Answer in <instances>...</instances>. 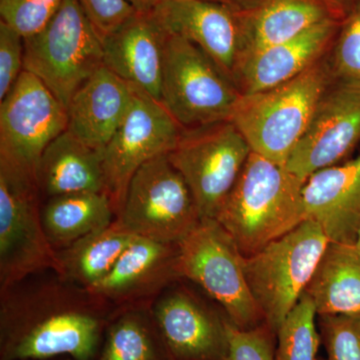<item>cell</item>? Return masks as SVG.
Here are the masks:
<instances>
[{"instance_id":"obj_20","label":"cell","mask_w":360,"mask_h":360,"mask_svg":"<svg viewBox=\"0 0 360 360\" xmlns=\"http://www.w3.org/2000/svg\"><path fill=\"white\" fill-rule=\"evenodd\" d=\"M331 20L343 18L324 0H265L255 11L243 13V37L236 70L257 52Z\"/></svg>"},{"instance_id":"obj_35","label":"cell","mask_w":360,"mask_h":360,"mask_svg":"<svg viewBox=\"0 0 360 360\" xmlns=\"http://www.w3.org/2000/svg\"><path fill=\"white\" fill-rule=\"evenodd\" d=\"M336 13L340 14L341 18H345L349 13L352 7L354 6L356 0H324Z\"/></svg>"},{"instance_id":"obj_2","label":"cell","mask_w":360,"mask_h":360,"mask_svg":"<svg viewBox=\"0 0 360 360\" xmlns=\"http://www.w3.org/2000/svg\"><path fill=\"white\" fill-rule=\"evenodd\" d=\"M305 180L252 153L215 219L250 257L307 220Z\"/></svg>"},{"instance_id":"obj_33","label":"cell","mask_w":360,"mask_h":360,"mask_svg":"<svg viewBox=\"0 0 360 360\" xmlns=\"http://www.w3.org/2000/svg\"><path fill=\"white\" fill-rule=\"evenodd\" d=\"M101 39L117 30L137 13L127 0H78Z\"/></svg>"},{"instance_id":"obj_7","label":"cell","mask_w":360,"mask_h":360,"mask_svg":"<svg viewBox=\"0 0 360 360\" xmlns=\"http://www.w3.org/2000/svg\"><path fill=\"white\" fill-rule=\"evenodd\" d=\"M175 269L214 298L238 328H257L264 319L246 281L245 255L217 219H200L177 243Z\"/></svg>"},{"instance_id":"obj_15","label":"cell","mask_w":360,"mask_h":360,"mask_svg":"<svg viewBox=\"0 0 360 360\" xmlns=\"http://www.w3.org/2000/svg\"><path fill=\"white\" fill-rule=\"evenodd\" d=\"M307 219L329 243L355 245L360 232V155L310 175L302 189Z\"/></svg>"},{"instance_id":"obj_29","label":"cell","mask_w":360,"mask_h":360,"mask_svg":"<svg viewBox=\"0 0 360 360\" xmlns=\"http://www.w3.org/2000/svg\"><path fill=\"white\" fill-rule=\"evenodd\" d=\"M63 0H0L1 21L23 39L39 32L58 13Z\"/></svg>"},{"instance_id":"obj_4","label":"cell","mask_w":360,"mask_h":360,"mask_svg":"<svg viewBox=\"0 0 360 360\" xmlns=\"http://www.w3.org/2000/svg\"><path fill=\"white\" fill-rule=\"evenodd\" d=\"M328 243L321 227L307 219L262 250L245 257L248 288L274 335L307 290Z\"/></svg>"},{"instance_id":"obj_8","label":"cell","mask_w":360,"mask_h":360,"mask_svg":"<svg viewBox=\"0 0 360 360\" xmlns=\"http://www.w3.org/2000/svg\"><path fill=\"white\" fill-rule=\"evenodd\" d=\"M250 153L231 122L182 129L168 160L186 180L200 219H215Z\"/></svg>"},{"instance_id":"obj_34","label":"cell","mask_w":360,"mask_h":360,"mask_svg":"<svg viewBox=\"0 0 360 360\" xmlns=\"http://www.w3.org/2000/svg\"><path fill=\"white\" fill-rule=\"evenodd\" d=\"M208 1L224 4L238 13H248L257 9L265 0H208Z\"/></svg>"},{"instance_id":"obj_30","label":"cell","mask_w":360,"mask_h":360,"mask_svg":"<svg viewBox=\"0 0 360 360\" xmlns=\"http://www.w3.org/2000/svg\"><path fill=\"white\" fill-rule=\"evenodd\" d=\"M329 360H360V315H321Z\"/></svg>"},{"instance_id":"obj_32","label":"cell","mask_w":360,"mask_h":360,"mask_svg":"<svg viewBox=\"0 0 360 360\" xmlns=\"http://www.w3.org/2000/svg\"><path fill=\"white\" fill-rule=\"evenodd\" d=\"M25 70V39L0 21V101L6 96Z\"/></svg>"},{"instance_id":"obj_19","label":"cell","mask_w":360,"mask_h":360,"mask_svg":"<svg viewBox=\"0 0 360 360\" xmlns=\"http://www.w3.org/2000/svg\"><path fill=\"white\" fill-rule=\"evenodd\" d=\"M134 94L131 85L103 66L73 94L66 108L68 131L103 151L124 120Z\"/></svg>"},{"instance_id":"obj_27","label":"cell","mask_w":360,"mask_h":360,"mask_svg":"<svg viewBox=\"0 0 360 360\" xmlns=\"http://www.w3.org/2000/svg\"><path fill=\"white\" fill-rule=\"evenodd\" d=\"M316 315L314 300L304 291L277 330L276 360H317L321 335Z\"/></svg>"},{"instance_id":"obj_26","label":"cell","mask_w":360,"mask_h":360,"mask_svg":"<svg viewBox=\"0 0 360 360\" xmlns=\"http://www.w3.org/2000/svg\"><path fill=\"white\" fill-rule=\"evenodd\" d=\"M106 330L97 360H170L156 326L139 314L122 315Z\"/></svg>"},{"instance_id":"obj_25","label":"cell","mask_w":360,"mask_h":360,"mask_svg":"<svg viewBox=\"0 0 360 360\" xmlns=\"http://www.w3.org/2000/svg\"><path fill=\"white\" fill-rule=\"evenodd\" d=\"M134 236L115 221L56 251V270L85 290H91L108 276Z\"/></svg>"},{"instance_id":"obj_37","label":"cell","mask_w":360,"mask_h":360,"mask_svg":"<svg viewBox=\"0 0 360 360\" xmlns=\"http://www.w3.org/2000/svg\"><path fill=\"white\" fill-rule=\"evenodd\" d=\"M355 245H356V248H359V250H360V232H359V238H357V241H356V243H355Z\"/></svg>"},{"instance_id":"obj_9","label":"cell","mask_w":360,"mask_h":360,"mask_svg":"<svg viewBox=\"0 0 360 360\" xmlns=\"http://www.w3.org/2000/svg\"><path fill=\"white\" fill-rule=\"evenodd\" d=\"M37 179L0 160V281L9 290L39 270L58 269L45 236Z\"/></svg>"},{"instance_id":"obj_16","label":"cell","mask_w":360,"mask_h":360,"mask_svg":"<svg viewBox=\"0 0 360 360\" xmlns=\"http://www.w3.org/2000/svg\"><path fill=\"white\" fill-rule=\"evenodd\" d=\"M153 317L170 360H227L225 322L186 293H170Z\"/></svg>"},{"instance_id":"obj_31","label":"cell","mask_w":360,"mask_h":360,"mask_svg":"<svg viewBox=\"0 0 360 360\" xmlns=\"http://www.w3.org/2000/svg\"><path fill=\"white\" fill-rule=\"evenodd\" d=\"M229 355L227 360H276L274 341L269 326L243 329L225 322Z\"/></svg>"},{"instance_id":"obj_21","label":"cell","mask_w":360,"mask_h":360,"mask_svg":"<svg viewBox=\"0 0 360 360\" xmlns=\"http://www.w3.org/2000/svg\"><path fill=\"white\" fill-rule=\"evenodd\" d=\"M46 198L79 193H106L103 151L90 148L68 129L45 149L37 172Z\"/></svg>"},{"instance_id":"obj_38","label":"cell","mask_w":360,"mask_h":360,"mask_svg":"<svg viewBox=\"0 0 360 360\" xmlns=\"http://www.w3.org/2000/svg\"><path fill=\"white\" fill-rule=\"evenodd\" d=\"M162 1V0H158V2Z\"/></svg>"},{"instance_id":"obj_14","label":"cell","mask_w":360,"mask_h":360,"mask_svg":"<svg viewBox=\"0 0 360 360\" xmlns=\"http://www.w3.org/2000/svg\"><path fill=\"white\" fill-rule=\"evenodd\" d=\"M151 13L168 35L200 47L233 80L243 13L208 0H162Z\"/></svg>"},{"instance_id":"obj_28","label":"cell","mask_w":360,"mask_h":360,"mask_svg":"<svg viewBox=\"0 0 360 360\" xmlns=\"http://www.w3.org/2000/svg\"><path fill=\"white\" fill-rule=\"evenodd\" d=\"M328 56L333 77L360 80V0L341 20Z\"/></svg>"},{"instance_id":"obj_10","label":"cell","mask_w":360,"mask_h":360,"mask_svg":"<svg viewBox=\"0 0 360 360\" xmlns=\"http://www.w3.org/2000/svg\"><path fill=\"white\" fill-rule=\"evenodd\" d=\"M200 220L186 180L165 155L137 170L115 221L134 236L177 245Z\"/></svg>"},{"instance_id":"obj_22","label":"cell","mask_w":360,"mask_h":360,"mask_svg":"<svg viewBox=\"0 0 360 360\" xmlns=\"http://www.w3.org/2000/svg\"><path fill=\"white\" fill-rule=\"evenodd\" d=\"M177 245L135 236L108 276L91 290L94 296L127 300L176 276Z\"/></svg>"},{"instance_id":"obj_36","label":"cell","mask_w":360,"mask_h":360,"mask_svg":"<svg viewBox=\"0 0 360 360\" xmlns=\"http://www.w3.org/2000/svg\"><path fill=\"white\" fill-rule=\"evenodd\" d=\"M136 9L137 13H148L155 9L158 0H127Z\"/></svg>"},{"instance_id":"obj_3","label":"cell","mask_w":360,"mask_h":360,"mask_svg":"<svg viewBox=\"0 0 360 360\" xmlns=\"http://www.w3.org/2000/svg\"><path fill=\"white\" fill-rule=\"evenodd\" d=\"M328 53L284 84L241 96L229 122L252 153L285 167L319 99L335 79Z\"/></svg>"},{"instance_id":"obj_5","label":"cell","mask_w":360,"mask_h":360,"mask_svg":"<svg viewBox=\"0 0 360 360\" xmlns=\"http://www.w3.org/2000/svg\"><path fill=\"white\" fill-rule=\"evenodd\" d=\"M103 66V39L78 0H63L51 21L25 39V70L39 78L65 108Z\"/></svg>"},{"instance_id":"obj_6","label":"cell","mask_w":360,"mask_h":360,"mask_svg":"<svg viewBox=\"0 0 360 360\" xmlns=\"http://www.w3.org/2000/svg\"><path fill=\"white\" fill-rule=\"evenodd\" d=\"M243 94L200 47L168 35L160 103L182 129L229 122Z\"/></svg>"},{"instance_id":"obj_17","label":"cell","mask_w":360,"mask_h":360,"mask_svg":"<svg viewBox=\"0 0 360 360\" xmlns=\"http://www.w3.org/2000/svg\"><path fill=\"white\" fill-rule=\"evenodd\" d=\"M167 37L153 13H136L103 40L104 68L160 103Z\"/></svg>"},{"instance_id":"obj_11","label":"cell","mask_w":360,"mask_h":360,"mask_svg":"<svg viewBox=\"0 0 360 360\" xmlns=\"http://www.w3.org/2000/svg\"><path fill=\"white\" fill-rule=\"evenodd\" d=\"M68 110L44 82L23 70L0 101V160L37 179L45 149L68 129Z\"/></svg>"},{"instance_id":"obj_12","label":"cell","mask_w":360,"mask_h":360,"mask_svg":"<svg viewBox=\"0 0 360 360\" xmlns=\"http://www.w3.org/2000/svg\"><path fill=\"white\" fill-rule=\"evenodd\" d=\"M182 129L160 101L134 89L124 120L103 151L105 191L116 217L137 170L158 156L169 155Z\"/></svg>"},{"instance_id":"obj_24","label":"cell","mask_w":360,"mask_h":360,"mask_svg":"<svg viewBox=\"0 0 360 360\" xmlns=\"http://www.w3.org/2000/svg\"><path fill=\"white\" fill-rule=\"evenodd\" d=\"M115 214L106 193H70L49 198L41 208V221L49 243L60 250L110 226Z\"/></svg>"},{"instance_id":"obj_18","label":"cell","mask_w":360,"mask_h":360,"mask_svg":"<svg viewBox=\"0 0 360 360\" xmlns=\"http://www.w3.org/2000/svg\"><path fill=\"white\" fill-rule=\"evenodd\" d=\"M340 23L338 20L324 21L293 39L257 52L236 68L234 84L245 96L292 79L330 51Z\"/></svg>"},{"instance_id":"obj_13","label":"cell","mask_w":360,"mask_h":360,"mask_svg":"<svg viewBox=\"0 0 360 360\" xmlns=\"http://www.w3.org/2000/svg\"><path fill=\"white\" fill-rule=\"evenodd\" d=\"M360 142V80L335 78L322 94L285 168L307 181L338 165Z\"/></svg>"},{"instance_id":"obj_1","label":"cell","mask_w":360,"mask_h":360,"mask_svg":"<svg viewBox=\"0 0 360 360\" xmlns=\"http://www.w3.org/2000/svg\"><path fill=\"white\" fill-rule=\"evenodd\" d=\"M105 321L92 307L52 290L2 302L0 360H41L68 355L94 360Z\"/></svg>"},{"instance_id":"obj_23","label":"cell","mask_w":360,"mask_h":360,"mask_svg":"<svg viewBox=\"0 0 360 360\" xmlns=\"http://www.w3.org/2000/svg\"><path fill=\"white\" fill-rule=\"evenodd\" d=\"M305 292L317 314L360 315V250L329 243Z\"/></svg>"}]
</instances>
